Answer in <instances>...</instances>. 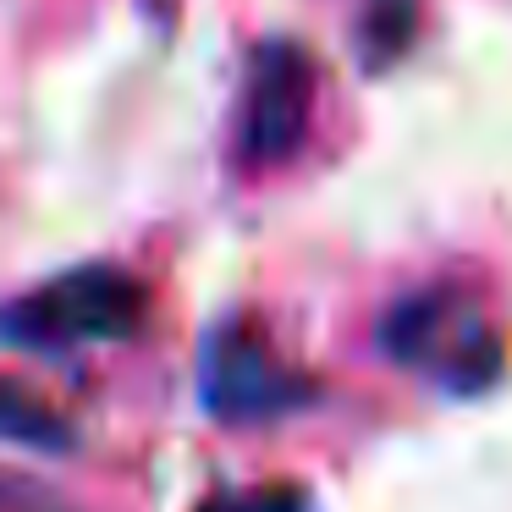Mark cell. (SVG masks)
I'll list each match as a JSON object with an SVG mask.
<instances>
[{"instance_id": "cell-1", "label": "cell", "mask_w": 512, "mask_h": 512, "mask_svg": "<svg viewBox=\"0 0 512 512\" xmlns=\"http://www.w3.org/2000/svg\"><path fill=\"white\" fill-rule=\"evenodd\" d=\"M380 347L391 364L446 391H485L501 375V336L490 314L452 287H424L397 298L380 320Z\"/></svg>"}, {"instance_id": "cell-2", "label": "cell", "mask_w": 512, "mask_h": 512, "mask_svg": "<svg viewBox=\"0 0 512 512\" xmlns=\"http://www.w3.org/2000/svg\"><path fill=\"white\" fill-rule=\"evenodd\" d=\"M149 314L144 281L116 265H78L39 292L0 309V336L23 347H94L127 342Z\"/></svg>"}, {"instance_id": "cell-3", "label": "cell", "mask_w": 512, "mask_h": 512, "mask_svg": "<svg viewBox=\"0 0 512 512\" xmlns=\"http://www.w3.org/2000/svg\"><path fill=\"white\" fill-rule=\"evenodd\" d=\"M314 94L320 72L298 39H265L248 56L243 72V105H237V160L248 171L287 166L303 149L314 122Z\"/></svg>"}, {"instance_id": "cell-4", "label": "cell", "mask_w": 512, "mask_h": 512, "mask_svg": "<svg viewBox=\"0 0 512 512\" xmlns=\"http://www.w3.org/2000/svg\"><path fill=\"white\" fill-rule=\"evenodd\" d=\"M204 408L226 424H265L303 402V380L276 358V347L254 325H221L204 342L199 364Z\"/></svg>"}, {"instance_id": "cell-5", "label": "cell", "mask_w": 512, "mask_h": 512, "mask_svg": "<svg viewBox=\"0 0 512 512\" xmlns=\"http://www.w3.org/2000/svg\"><path fill=\"white\" fill-rule=\"evenodd\" d=\"M0 441L34 446V452H67L72 430H67V419H61L45 397L12 386V380H0Z\"/></svg>"}, {"instance_id": "cell-6", "label": "cell", "mask_w": 512, "mask_h": 512, "mask_svg": "<svg viewBox=\"0 0 512 512\" xmlns=\"http://www.w3.org/2000/svg\"><path fill=\"white\" fill-rule=\"evenodd\" d=\"M413 28H419V0H369L358 23V61L369 72H386L391 61L408 56Z\"/></svg>"}, {"instance_id": "cell-7", "label": "cell", "mask_w": 512, "mask_h": 512, "mask_svg": "<svg viewBox=\"0 0 512 512\" xmlns=\"http://www.w3.org/2000/svg\"><path fill=\"white\" fill-rule=\"evenodd\" d=\"M204 512H303V501L292 490H248V496H232V501H215Z\"/></svg>"}]
</instances>
